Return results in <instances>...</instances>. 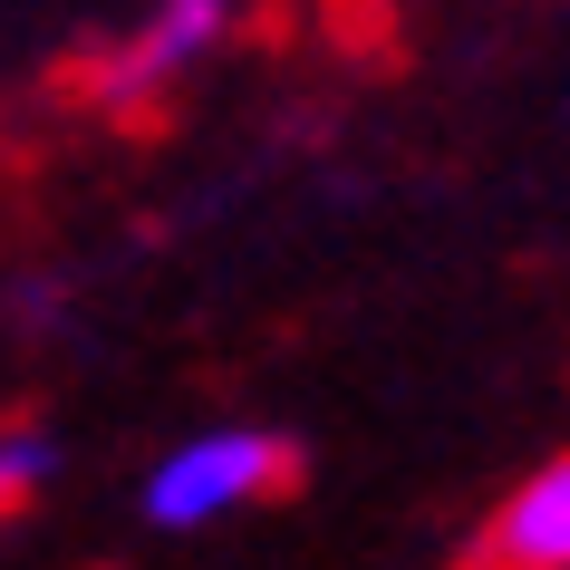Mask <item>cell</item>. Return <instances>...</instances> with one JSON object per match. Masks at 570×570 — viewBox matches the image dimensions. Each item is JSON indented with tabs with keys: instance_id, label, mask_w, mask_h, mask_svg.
I'll return each mask as SVG.
<instances>
[{
	"instance_id": "1",
	"label": "cell",
	"mask_w": 570,
	"mask_h": 570,
	"mask_svg": "<svg viewBox=\"0 0 570 570\" xmlns=\"http://www.w3.org/2000/svg\"><path fill=\"white\" fill-rule=\"evenodd\" d=\"M291 483V445L262 435V425H204V435H184V445L155 454L146 474V522L155 532H213L223 512L262 503Z\"/></svg>"
},
{
	"instance_id": "2",
	"label": "cell",
	"mask_w": 570,
	"mask_h": 570,
	"mask_svg": "<svg viewBox=\"0 0 570 570\" xmlns=\"http://www.w3.org/2000/svg\"><path fill=\"white\" fill-rule=\"evenodd\" d=\"M223 30H233V0H155L146 20L88 68V97H97V107H117V117H126V107H155L194 59H213V39H223Z\"/></svg>"
},
{
	"instance_id": "3",
	"label": "cell",
	"mask_w": 570,
	"mask_h": 570,
	"mask_svg": "<svg viewBox=\"0 0 570 570\" xmlns=\"http://www.w3.org/2000/svg\"><path fill=\"white\" fill-rule=\"evenodd\" d=\"M474 570H570V454L493 503V522L474 532Z\"/></svg>"
},
{
	"instance_id": "4",
	"label": "cell",
	"mask_w": 570,
	"mask_h": 570,
	"mask_svg": "<svg viewBox=\"0 0 570 570\" xmlns=\"http://www.w3.org/2000/svg\"><path fill=\"white\" fill-rule=\"evenodd\" d=\"M49 464H59V454H49V435H39V425H10V435H0V503L20 512L39 483H49Z\"/></svg>"
}]
</instances>
